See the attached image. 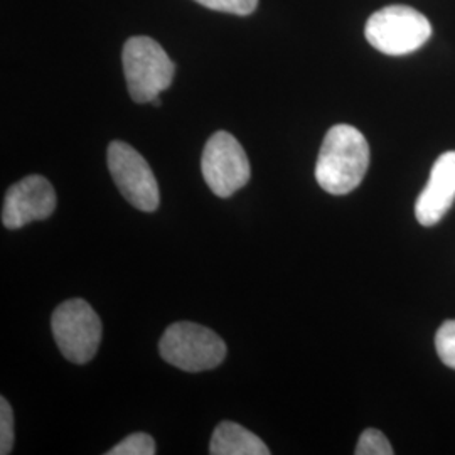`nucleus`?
<instances>
[{
	"label": "nucleus",
	"mask_w": 455,
	"mask_h": 455,
	"mask_svg": "<svg viewBox=\"0 0 455 455\" xmlns=\"http://www.w3.org/2000/svg\"><path fill=\"white\" fill-rule=\"evenodd\" d=\"M370 165V146L353 125L339 124L325 133L315 164V180L325 193L349 195L364 180Z\"/></svg>",
	"instance_id": "obj_1"
},
{
	"label": "nucleus",
	"mask_w": 455,
	"mask_h": 455,
	"mask_svg": "<svg viewBox=\"0 0 455 455\" xmlns=\"http://www.w3.org/2000/svg\"><path fill=\"white\" fill-rule=\"evenodd\" d=\"M122 61L129 93L137 103H152L172 84L176 66L163 46L147 36L125 43Z\"/></svg>",
	"instance_id": "obj_2"
},
{
	"label": "nucleus",
	"mask_w": 455,
	"mask_h": 455,
	"mask_svg": "<svg viewBox=\"0 0 455 455\" xmlns=\"http://www.w3.org/2000/svg\"><path fill=\"white\" fill-rule=\"evenodd\" d=\"M165 363L188 373L208 371L227 358V344L210 327L196 323L171 324L159 341Z\"/></svg>",
	"instance_id": "obj_3"
},
{
	"label": "nucleus",
	"mask_w": 455,
	"mask_h": 455,
	"mask_svg": "<svg viewBox=\"0 0 455 455\" xmlns=\"http://www.w3.org/2000/svg\"><path fill=\"white\" fill-rule=\"evenodd\" d=\"M366 41L383 54L405 56L432 36L427 17L407 5H388L368 19L364 28Z\"/></svg>",
	"instance_id": "obj_4"
},
{
	"label": "nucleus",
	"mask_w": 455,
	"mask_h": 455,
	"mask_svg": "<svg viewBox=\"0 0 455 455\" xmlns=\"http://www.w3.org/2000/svg\"><path fill=\"white\" fill-rule=\"evenodd\" d=\"M54 341L61 355L75 364L95 358L103 336L95 309L83 299H69L58 306L51 317Z\"/></svg>",
	"instance_id": "obj_5"
},
{
	"label": "nucleus",
	"mask_w": 455,
	"mask_h": 455,
	"mask_svg": "<svg viewBox=\"0 0 455 455\" xmlns=\"http://www.w3.org/2000/svg\"><path fill=\"white\" fill-rule=\"evenodd\" d=\"M201 172L208 188L220 197L240 191L251 178V167L242 144L228 132H216L206 142Z\"/></svg>",
	"instance_id": "obj_6"
},
{
	"label": "nucleus",
	"mask_w": 455,
	"mask_h": 455,
	"mask_svg": "<svg viewBox=\"0 0 455 455\" xmlns=\"http://www.w3.org/2000/svg\"><path fill=\"white\" fill-rule=\"evenodd\" d=\"M107 163L118 191L133 208L146 212L159 208L157 180L146 159L133 147L115 140L107 150Z\"/></svg>",
	"instance_id": "obj_7"
},
{
	"label": "nucleus",
	"mask_w": 455,
	"mask_h": 455,
	"mask_svg": "<svg viewBox=\"0 0 455 455\" xmlns=\"http://www.w3.org/2000/svg\"><path fill=\"white\" fill-rule=\"evenodd\" d=\"M56 191L43 176H28L12 184L2 208V223L7 229H19L33 221L48 220L56 210Z\"/></svg>",
	"instance_id": "obj_8"
},
{
	"label": "nucleus",
	"mask_w": 455,
	"mask_h": 455,
	"mask_svg": "<svg viewBox=\"0 0 455 455\" xmlns=\"http://www.w3.org/2000/svg\"><path fill=\"white\" fill-rule=\"evenodd\" d=\"M455 201V150L442 154L430 171V180L415 204V216L423 227H434Z\"/></svg>",
	"instance_id": "obj_9"
},
{
	"label": "nucleus",
	"mask_w": 455,
	"mask_h": 455,
	"mask_svg": "<svg viewBox=\"0 0 455 455\" xmlns=\"http://www.w3.org/2000/svg\"><path fill=\"white\" fill-rule=\"evenodd\" d=\"M212 455H268L270 451L253 432L235 422H221L212 432Z\"/></svg>",
	"instance_id": "obj_10"
},
{
	"label": "nucleus",
	"mask_w": 455,
	"mask_h": 455,
	"mask_svg": "<svg viewBox=\"0 0 455 455\" xmlns=\"http://www.w3.org/2000/svg\"><path fill=\"white\" fill-rule=\"evenodd\" d=\"M157 452L156 442L144 432L132 434L129 437L118 442L107 455H154Z\"/></svg>",
	"instance_id": "obj_11"
},
{
	"label": "nucleus",
	"mask_w": 455,
	"mask_h": 455,
	"mask_svg": "<svg viewBox=\"0 0 455 455\" xmlns=\"http://www.w3.org/2000/svg\"><path fill=\"white\" fill-rule=\"evenodd\" d=\"M356 455H391L390 440L383 435V432L376 428H368L361 434L358 445H356Z\"/></svg>",
	"instance_id": "obj_12"
},
{
	"label": "nucleus",
	"mask_w": 455,
	"mask_h": 455,
	"mask_svg": "<svg viewBox=\"0 0 455 455\" xmlns=\"http://www.w3.org/2000/svg\"><path fill=\"white\" fill-rule=\"evenodd\" d=\"M437 355L443 364L455 370V321H445L435 336Z\"/></svg>",
	"instance_id": "obj_13"
},
{
	"label": "nucleus",
	"mask_w": 455,
	"mask_h": 455,
	"mask_svg": "<svg viewBox=\"0 0 455 455\" xmlns=\"http://www.w3.org/2000/svg\"><path fill=\"white\" fill-rule=\"evenodd\" d=\"M14 447V413L11 403L2 396L0 398V454L12 452Z\"/></svg>",
	"instance_id": "obj_14"
},
{
	"label": "nucleus",
	"mask_w": 455,
	"mask_h": 455,
	"mask_svg": "<svg viewBox=\"0 0 455 455\" xmlns=\"http://www.w3.org/2000/svg\"><path fill=\"white\" fill-rule=\"evenodd\" d=\"M197 4L227 14L250 16L259 7V0H196Z\"/></svg>",
	"instance_id": "obj_15"
},
{
	"label": "nucleus",
	"mask_w": 455,
	"mask_h": 455,
	"mask_svg": "<svg viewBox=\"0 0 455 455\" xmlns=\"http://www.w3.org/2000/svg\"><path fill=\"white\" fill-rule=\"evenodd\" d=\"M152 103H154V105H156V107H161V105H163V101H161V98H159V97L156 98V100H154V101H152Z\"/></svg>",
	"instance_id": "obj_16"
}]
</instances>
